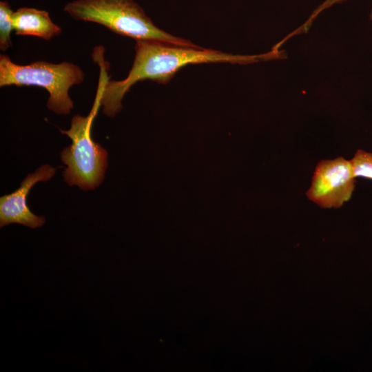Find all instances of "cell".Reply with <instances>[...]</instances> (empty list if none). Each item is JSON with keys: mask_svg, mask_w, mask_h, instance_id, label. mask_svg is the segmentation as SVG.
I'll list each match as a JSON object with an SVG mask.
<instances>
[{"mask_svg": "<svg viewBox=\"0 0 372 372\" xmlns=\"http://www.w3.org/2000/svg\"><path fill=\"white\" fill-rule=\"evenodd\" d=\"M107 78V69L101 68L96 97L90 113L86 116H74L69 130L60 129L72 142L61 152V161L67 165L63 172V178L70 186L77 185L83 190L99 187L107 167V150L94 142L91 136L92 122L101 106L102 88Z\"/></svg>", "mask_w": 372, "mask_h": 372, "instance_id": "obj_2", "label": "cell"}, {"mask_svg": "<svg viewBox=\"0 0 372 372\" xmlns=\"http://www.w3.org/2000/svg\"><path fill=\"white\" fill-rule=\"evenodd\" d=\"M134 49V60L126 78L121 81L107 78L103 83L100 103L103 112L108 116L113 117L121 111L123 96L136 83L149 79L167 83L181 68L189 64H249L284 58L282 51L273 49L260 54L240 55L157 40H137Z\"/></svg>", "mask_w": 372, "mask_h": 372, "instance_id": "obj_1", "label": "cell"}, {"mask_svg": "<svg viewBox=\"0 0 372 372\" xmlns=\"http://www.w3.org/2000/svg\"><path fill=\"white\" fill-rule=\"evenodd\" d=\"M355 177L372 180V153L358 149L351 160Z\"/></svg>", "mask_w": 372, "mask_h": 372, "instance_id": "obj_9", "label": "cell"}, {"mask_svg": "<svg viewBox=\"0 0 372 372\" xmlns=\"http://www.w3.org/2000/svg\"><path fill=\"white\" fill-rule=\"evenodd\" d=\"M346 0H324L311 14L307 20L297 30L289 34L288 37L290 38L292 36L303 33L309 30L314 19L324 10L331 8L335 4L340 3Z\"/></svg>", "mask_w": 372, "mask_h": 372, "instance_id": "obj_10", "label": "cell"}, {"mask_svg": "<svg viewBox=\"0 0 372 372\" xmlns=\"http://www.w3.org/2000/svg\"><path fill=\"white\" fill-rule=\"evenodd\" d=\"M84 73L70 62L52 63L43 61L18 65L5 54L0 55V87L39 86L50 94L48 108L57 114H68L73 108L69 90L81 83Z\"/></svg>", "mask_w": 372, "mask_h": 372, "instance_id": "obj_4", "label": "cell"}, {"mask_svg": "<svg viewBox=\"0 0 372 372\" xmlns=\"http://www.w3.org/2000/svg\"><path fill=\"white\" fill-rule=\"evenodd\" d=\"M14 12L9 2L0 1V49L2 51H6L12 45L10 34L14 30Z\"/></svg>", "mask_w": 372, "mask_h": 372, "instance_id": "obj_8", "label": "cell"}, {"mask_svg": "<svg viewBox=\"0 0 372 372\" xmlns=\"http://www.w3.org/2000/svg\"><path fill=\"white\" fill-rule=\"evenodd\" d=\"M355 178L351 160H322L315 169L307 196L322 208H340L351 198Z\"/></svg>", "mask_w": 372, "mask_h": 372, "instance_id": "obj_5", "label": "cell"}, {"mask_svg": "<svg viewBox=\"0 0 372 372\" xmlns=\"http://www.w3.org/2000/svg\"><path fill=\"white\" fill-rule=\"evenodd\" d=\"M55 168L45 164L28 174L19 187L11 194L0 198V227L18 223L32 229L41 227L45 221L43 216L33 214L26 203L27 196L38 182L50 180L55 173Z\"/></svg>", "mask_w": 372, "mask_h": 372, "instance_id": "obj_6", "label": "cell"}, {"mask_svg": "<svg viewBox=\"0 0 372 372\" xmlns=\"http://www.w3.org/2000/svg\"><path fill=\"white\" fill-rule=\"evenodd\" d=\"M369 19H370V20L372 21V10H371V11L370 12Z\"/></svg>", "mask_w": 372, "mask_h": 372, "instance_id": "obj_11", "label": "cell"}, {"mask_svg": "<svg viewBox=\"0 0 372 372\" xmlns=\"http://www.w3.org/2000/svg\"><path fill=\"white\" fill-rule=\"evenodd\" d=\"M13 27L16 34L38 37L45 40L62 32L61 28L53 23L47 11L27 7L14 11Z\"/></svg>", "mask_w": 372, "mask_h": 372, "instance_id": "obj_7", "label": "cell"}, {"mask_svg": "<svg viewBox=\"0 0 372 372\" xmlns=\"http://www.w3.org/2000/svg\"><path fill=\"white\" fill-rule=\"evenodd\" d=\"M63 10L76 20L99 23L118 34L137 40H157L196 47L191 41L158 28L134 0H74Z\"/></svg>", "mask_w": 372, "mask_h": 372, "instance_id": "obj_3", "label": "cell"}]
</instances>
